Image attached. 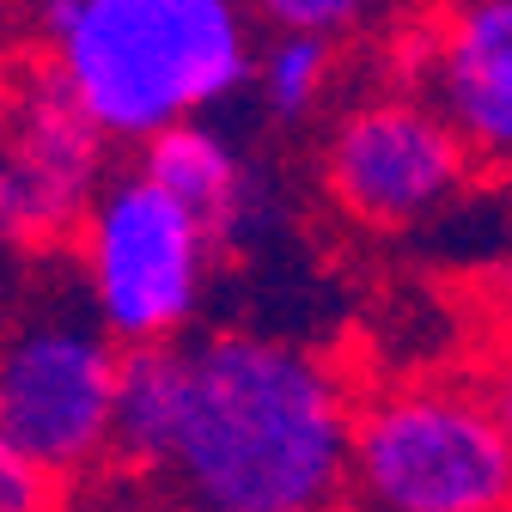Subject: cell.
Segmentation results:
<instances>
[{"mask_svg":"<svg viewBox=\"0 0 512 512\" xmlns=\"http://www.w3.org/2000/svg\"><path fill=\"white\" fill-rule=\"evenodd\" d=\"M354 19H366L360 0H269L263 7V25L293 37H324V43H336Z\"/></svg>","mask_w":512,"mask_h":512,"instance_id":"7c38bea8","label":"cell"},{"mask_svg":"<svg viewBox=\"0 0 512 512\" xmlns=\"http://www.w3.org/2000/svg\"><path fill=\"white\" fill-rule=\"evenodd\" d=\"M324 183L366 226H421L470 183V153L421 98H372L336 122Z\"/></svg>","mask_w":512,"mask_h":512,"instance_id":"8992f818","label":"cell"},{"mask_svg":"<svg viewBox=\"0 0 512 512\" xmlns=\"http://www.w3.org/2000/svg\"><path fill=\"white\" fill-rule=\"evenodd\" d=\"M43 31L49 80L104 147H147L250 86V19L232 0H55Z\"/></svg>","mask_w":512,"mask_h":512,"instance_id":"7a4b0ae2","label":"cell"},{"mask_svg":"<svg viewBox=\"0 0 512 512\" xmlns=\"http://www.w3.org/2000/svg\"><path fill=\"white\" fill-rule=\"evenodd\" d=\"M153 512H220V506H208V500H189V494H177V500H165V506H153Z\"/></svg>","mask_w":512,"mask_h":512,"instance_id":"9a60e30c","label":"cell"},{"mask_svg":"<svg viewBox=\"0 0 512 512\" xmlns=\"http://www.w3.org/2000/svg\"><path fill=\"white\" fill-rule=\"evenodd\" d=\"M0 147H7L37 183H49L74 214H86V202L98 196L104 159H110L98 128L68 104V92L49 80V68L19 74L7 86V98H0Z\"/></svg>","mask_w":512,"mask_h":512,"instance_id":"ba28073f","label":"cell"},{"mask_svg":"<svg viewBox=\"0 0 512 512\" xmlns=\"http://www.w3.org/2000/svg\"><path fill=\"white\" fill-rule=\"evenodd\" d=\"M348 415L354 397L311 348L202 330L122 354L110 458L220 512H324L342 500Z\"/></svg>","mask_w":512,"mask_h":512,"instance_id":"6da1fadb","label":"cell"},{"mask_svg":"<svg viewBox=\"0 0 512 512\" xmlns=\"http://www.w3.org/2000/svg\"><path fill=\"white\" fill-rule=\"evenodd\" d=\"M433 116L458 135L476 159L512 153V7L506 0H470L452 19H439L427 49Z\"/></svg>","mask_w":512,"mask_h":512,"instance_id":"52a82bcc","label":"cell"},{"mask_svg":"<svg viewBox=\"0 0 512 512\" xmlns=\"http://www.w3.org/2000/svg\"><path fill=\"white\" fill-rule=\"evenodd\" d=\"M330 80H336V43H324V37L275 31L263 49H250V86L263 98V110L281 116V122L311 116L324 104Z\"/></svg>","mask_w":512,"mask_h":512,"instance_id":"30bf717a","label":"cell"},{"mask_svg":"<svg viewBox=\"0 0 512 512\" xmlns=\"http://www.w3.org/2000/svg\"><path fill=\"white\" fill-rule=\"evenodd\" d=\"M74 275L116 348H165L202 311L214 238L141 171L104 177L74 226Z\"/></svg>","mask_w":512,"mask_h":512,"instance_id":"5b68a950","label":"cell"},{"mask_svg":"<svg viewBox=\"0 0 512 512\" xmlns=\"http://www.w3.org/2000/svg\"><path fill=\"white\" fill-rule=\"evenodd\" d=\"M122 348L61 250L31 256L13 311L0 317V433L55 488L110 458Z\"/></svg>","mask_w":512,"mask_h":512,"instance_id":"3957f363","label":"cell"},{"mask_svg":"<svg viewBox=\"0 0 512 512\" xmlns=\"http://www.w3.org/2000/svg\"><path fill=\"white\" fill-rule=\"evenodd\" d=\"M25 269H31V256L0 250V317L13 311V299H19V287H25Z\"/></svg>","mask_w":512,"mask_h":512,"instance_id":"5bb4252c","label":"cell"},{"mask_svg":"<svg viewBox=\"0 0 512 512\" xmlns=\"http://www.w3.org/2000/svg\"><path fill=\"white\" fill-rule=\"evenodd\" d=\"M512 439L482 384H397L348 415L342 500L366 512H506Z\"/></svg>","mask_w":512,"mask_h":512,"instance_id":"277c9868","label":"cell"},{"mask_svg":"<svg viewBox=\"0 0 512 512\" xmlns=\"http://www.w3.org/2000/svg\"><path fill=\"white\" fill-rule=\"evenodd\" d=\"M153 189L196 214L208 226V238H232L250 226V208H256V177L244 165V153L220 135L214 122H177L165 135H153L141 147V165H135Z\"/></svg>","mask_w":512,"mask_h":512,"instance_id":"9c48e42d","label":"cell"},{"mask_svg":"<svg viewBox=\"0 0 512 512\" xmlns=\"http://www.w3.org/2000/svg\"><path fill=\"white\" fill-rule=\"evenodd\" d=\"M324 512H366V506H354V500H336V506H324Z\"/></svg>","mask_w":512,"mask_h":512,"instance_id":"2e32d148","label":"cell"},{"mask_svg":"<svg viewBox=\"0 0 512 512\" xmlns=\"http://www.w3.org/2000/svg\"><path fill=\"white\" fill-rule=\"evenodd\" d=\"M0 512H55V482L13 452L7 433H0Z\"/></svg>","mask_w":512,"mask_h":512,"instance_id":"4fadbf2b","label":"cell"},{"mask_svg":"<svg viewBox=\"0 0 512 512\" xmlns=\"http://www.w3.org/2000/svg\"><path fill=\"white\" fill-rule=\"evenodd\" d=\"M74 226H80V214L0 147V250L37 256V250H55V238H68Z\"/></svg>","mask_w":512,"mask_h":512,"instance_id":"8fae6325","label":"cell"}]
</instances>
